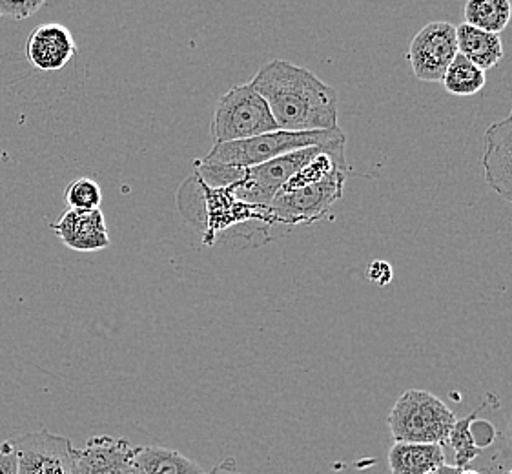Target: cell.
<instances>
[{"mask_svg":"<svg viewBox=\"0 0 512 474\" xmlns=\"http://www.w3.org/2000/svg\"><path fill=\"white\" fill-rule=\"evenodd\" d=\"M208 474H245L241 473L239 469H237L236 460L234 458H226L223 460L221 464L216 465L212 471Z\"/></svg>","mask_w":512,"mask_h":474,"instance_id":"7402d4cb","label":"cell"},{"mask_svg":"<svg viewBox=\"0 0 512 474\" xmlns=\"http://www.w3.org/2000/svg\"><path fill=\"white\" fill-rule=\"evenodd\" d=\"M17 454V474H73L72 442L46 429L8 440Z\"/></svg>","mask_w":512,"mask_h":474,"instance_id":"ba28073f","label":"cell"},{"mask_svg":"<svg viewBox=\"0 0 512 474\" xmlns=\"http://www.w3.org/2000/svg\"><path fill=\"white\" fill-rule=\"evenodd\" d=\"M279 130L267 101L252 84H239L217 101L212 115L214 145L252 139Z\"/></svg>","mask_w":512,"mask_h":474,"instance_id":"277c9868","label":"cell"},{"mask_svg":"<svg viewBox=\"0 0 512 474\" xmlns=\"http://www.w3.org/2000/svg\"><path fill=\"white\" fill-rule=\"evenodd\" d=\"M134 474H208L194 460L161 445L134 449Z\"/></svg>","mask_w":512,"mask_h":474,"instance_id":"9a60e30c","label":"cell"},{"mask_svg":"<svg viewBox=\"0 0 512 474\" xmlns=\"http://www.w3.org/2000/svg\"><path fill=\"white\" fill-rule=\"evenodd\" d=\"M339 137H345V134L339 130V126L334 130H318V132L274 130L252 139L214 145L205 159L219 165L250 168V166L263 165L276 157L296 152L301 148L327 145Z\"/></svg>","mask_w":512,"mask_h":474,"instance_id":"3957f363","label":"cell"},{"mask_svg":"<svg viewBox=\"0 0 512 474\" xmlns=\"http://www.w3.org/2000/svg\"><path fill=\"white\" fill-rule=\"evenodd\" d=\"M0 17H2V13H0Z\"/></svg>","mask_w":512,"mask_h":474,"instance_id":"d4e9b609","label":"cell"},{"mask_svg":"<svg viewBox=\"0 0 512 474\" xmlns=\"http://www.w3.org/2000/svg\"><path fill=\"white\" fill-rule=\"evenodd\" d=\"M77 55L72 31L59 22H48L31 31L26 41V57L39 72H59Z\"/></svg>","mask_w":512,"mask_h":474,"instance_id":"8fae6325","label":"cell"},{"mask_svg":"<svg viewBox=\"0 0 512 474\" xmlns=\"http://www.w3.org/2000/svg\"><path fill=\"white\" fill-rule=\"evenodd\" d=\"M441 84L451 95L472 97V95L482 92L485 88L487 75H485L482 68H478L476 64H472L469 59H465L463 55L458 53L456 59L451 62V66L447 68V72L443 75Z\"/></svg>","mask_w":512,"mask_h":474,"instance_id":"e0dca14e","label":"cell"},{"mask_svg":"<svg viewBox=\"0 0 512 474\" xmlns=\"http://www.w3.org/2000/svg\"><path fill=\"white\" fill-rule=\"evenodd\" d=\"M341 139V137H339ZM328 145V143H327ZM327 145L301 148L296 152L281 155L263 165L245 168V176L234 186H228L232 194L252 207L265 208L279 194V190L287 185L288 179L297 174L308 161L318 155Z\"/></svg>","mask_w":512,"mask_h":474,"instance_id":"8992f818","label":"cell"},{"mask_svg":"<svg viewBox=\"0 0 512 474\" xmlns=\"http://www.w3.org/2000/svg\"><path fill=\"white\" fill-rule=\"evenodd\" d=\"M250 84L267 101L279 130L338 128V93L307 68L276 59L267 62Z\"/></svg>","mask_w":512,"mask_h":474,"instance_id":"6da1fadb","label":"cell"},{"mask_svg":"<svg viewBox=\"0 0 512 474\" xmlns=\"http://www.w3.org/2000/svg\"><path fill=\"white\" fill-rule=\"evenodd\" d=\"M445 465V453L440 444H405L394 442L389 451L392 474H429Z\"/></svg>","mask_w":512,"mask_h":474,"instance_id":"5bb4252c","label":"cell"},{"mask_svg":"<svg viewBox=\"0 0 512 474\" xmlns=\"http://www.w3.org/2000/svg\"><path fill=\"white\" fill-rule=\"evenodd\" d=\"M456 422L445 402L421 389L403 392L389 414L392 440L405 444H447Z\"/></svg>","mask_w":512,"mask_h":474,"instance_id":"7a4b0ae2","label":"cell"},{"mask_svg":"<svg viewBox=\"0 0 512 474\" xmlns=\"http://www.w3.org/2000/svg\"><path fill=\"white\" fill-rule=\"evenodd\" d=\"M456 41L458 53L482 68L483 72L491 70L503 59V42L496 33H489L463 22L456 28Z\"/></svg>","mask_w":512,"mask_h":474,"instance_id":"4fadbf2b","label":"cell"},{"mask_svg":"<svg viewBox=\"0 0 512 474\" xmlns=\"http://www.w3.org/2000/svg\"><path fill=\"white\" fill-rule=\"evenodd\" d=\"M463 17L465 24L500 35L512 19L511 0H467Z\"/></svg>","mask_w":512,"mask_h":474,"instance_id":"2e32d148","label":"cell"},{"mask_svg":"<svg viewBox=\"0 0 512 474\" xmlns=\"http://www.w3.org/2000/svg\"><path fill=\"white\" fill-rule=\"evenodd\" d=\"M0 474H17V454L8 440L0 444Z\"/></svg>","mask_w":512,"mask_h":474,"instance_id":"44dd1931","label":"cell"},{"mask_svg":"<svg viewBox=\"0 0 512 474\" xmlns=\"http://www.w3.org/2000/svg\"><path fill=\"white\" fill-rule=\"evenodd\" d=\"M460 474H476V473H472V471H465V473H460Z\"/></svg>","mask_w":512,"mask_h":474,"instance_id":"cb8c5ba5","label":"cell"},{"mask_svg":"<svg viewBox=\"0 0 512 474\" xmlns=\"http://www.w3.org/2000/svg\"><path fill=\"white\" fill-rule=\"evenodd\" d=\"M482 168L485 183L512 207V112L485 130Z\"/></svg>","mask_w":512,"mask_h":474,"instance_id":"30bf717a","label":"cell"},{"mask_svg":"<svg viewBox=\"0 0 512 474\" xmlns=\"http://www.w3.org/2000/svg\"><path fill=\"white\" fill-rule=\"evenodd\" d=\"M456 55V26L447 21H434L414 35L407 52V61L418 81L441 83Z\"/></svg>","mask_w":512,"mask_h":474,"instance_id":"52a82bcc","label":"cell"},{"mask_svg":"<svg viewBox=\"0 0 512 474\" xmlns=\"http://www.w3.org/2000/svg\"><path fill=\"white\" fill-rule=\"evenodd\" d=\"M48 0H0V13L15 21L28 19L41 10Z\"/></svg>","mask_w":512,"mask_h":474,"instance_id":"d6986e66","label":"cell"},{"mask_svg":"<svg viewBox=\"0 0 512 474\" xmlns=\"http://www.w3.org/2000/svg\"><path fill=\"white\" fill-rule=\"evenodd\" d=\"M345 181L347 174L336 170L332 176L316 185L279 192L267 208L268 227L314 225L330 217L332 207L343 197Z\"/></svg>","mask_w":512,"mask_h":474,"instance_id":"5b68a950","label":"cell"},{"mask_svg":"<svg viewBox=\"0 0 512 474\" xmlns=\"http://www.w3.org/2000/svg\"><path fill=\"white\" fill-rule=\"evenodd\" d=\"M101 201H103L101 186L88 177L75 179L64 190V203L70 210H97L101 207Z\"/></svg>","mask_w":512,"mask_h":474,"instance_id":"ac0fdd59","label":"cell"},{"mask_svg":"<svg viewBox=\"0 0 512 474\" xmlns=\"http://www.w3.org/2000/svg\"><path fill=\"white\" fill-rule=\"evenodd\" d=\"M392 278H394V270L390 267V263L381 261V259L372 261V265L369 267V279L374 285L387 287L390 281H392Z\"/></svg>","mask_w":512,"mask_h":474,"instance_id":"ffe728a7","label":"cell"},{"mask_svg":"<svg viewBox=\"0 0 512 474\" xmlns=\"http://www.w3.org/2000/svg\"><path fill=\"white\" fill-rule=\"evenodd\" d=\"M134 449L124 438L95 436L82 449L72 447V473L134 474Z\"/></svg>","mask_w":512,"mask_h":474,"instance_id":"9c48e42d","label":"cell"},{"mask_svg":"<svg viewBox=\"0 0 512 474\" xmlns=\"http://www.w3.org/2000/svg\"><path fill=\"white\" fill-rule=\"evenodd\" d=\"M461 471L458 469V467H451V465H441V467H438L436 471H432V473L429 474H460Z\"/></svg>","mask_w":512,"mask_h":474,"instance_id":"603a6c76","label":"cell"},{"mask_svg":"<svg viewBox=\"0 0 512 474\" xmlns=\"http://www.w3.org/2000/svg\"><path fill=\"white\" fill-rule=\"evenodd\" d=\"M64 247L75 252H99L110 247V234L101 208L97 210H66L52 225Z\"/></svg>","mask_w":512,"mask_h":474,"instance_id":"7c38bea8","label":"cell"}]
</instances>
